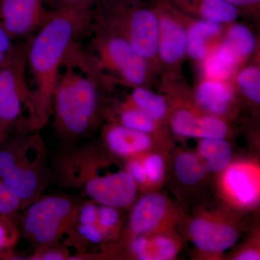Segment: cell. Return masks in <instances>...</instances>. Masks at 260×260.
Instances as JSON below:
<instances>
[{
	"mask_svg": "<svg viewBox=\"0 0 260 260\" xmlns=\"http://www.w3.org/2000/svg\"><path fill=\"white\" fill-rule=\"evenodd\" d=\"M20 198L0 179V213H13L20 206Z\"/></svg>",
	"mask_w": 260,
	"mask_h": 260,
	"instance_id": "f1b7e54d",
	"label": "cell"
},
{
	"mask_svg": "<svg viewBox=\"0 0 260 260\" xmlns=\"http://www.w3.org/2000/svg\"><path fill=\"white\" fill-rule=\"evenodd\" d=\"M16 162L13 154L8 151L0 153V179L6 174L10 167Z\"/></svg>",
	"mask_w": 260,
	"mask_h": 260,
	"instance_id": "e575fe53",
	"label": "cell"
},
{
	"mask_svg": "<svg viewBox=\"0 0 260 260\" xmlns=\"http://www.w3.org/2000/svg\"><path fill=\"white\" fill-rule=\"evenodd\" d=\"M90 10L59 8L49 12L26 51V61L36 88L31 94L37 120L45 119L61 67L77 42L91 27Z\"/></svg>",
	"mask_w": 260,
	"mask_h": 260,
	"instance_id": "6da1fadb",
	"label": "cell"
},
{
	"mask_svg": "<svg viewBox=\"0 0 260 260\" xmlns=\"http://www.w3.org/2000/svg\"><path fill=\"white\" fill-rule=\"evenodd\" d=\"M43 0H0V27L10 37H23L42 26L49 12Z\"/></svg>",
	"mask_w": 260,
	"mask_h": 260,
	"instance_id": "8992f818",
	"label": "cell"
},
{
	"mask_svg": "<svg viewBox=\"0 0 260 260\" xmlns=\"http://www.w3.org/2000/svg\"><path fill=\"white\" fill-rule=\"evenodd\" d=\"M44 260H61L64 259V255L61 252L57 251H50L44 254L42 256Z\"/></svg>",
	"mask_w": 260,
	"mask_h": 260,
	"instance_id": "74e56055",
	"label": "cell"
},
{
	"mask_svg": "<svg viewBox=\"0 0 260 260\" xmlns=\"http://www.w3.org/2000/svg\"><path fill=\"white\" fill-rule=\"evenodd\" d=\"M229 4L238 8H251L259 5L260 0H225Z\"/></svg>",
	"mask_w": 260,
	"mask_h": 260,
	"instance_id": "d590c367",
	"label": "cell"
},
{
	"mask_svg": "<svg viewBox=\"0 0 260 260\" xmlns=\"http://www.w3.org/2000/svg\"><path fill=\"white\" fill-rule=\"evenodd\" d=\"M221 25L202 19L186 30V54L194 60L203 61L208 54V42L221 31Z\"/></svg>",
	"mask_w": 260,
	"mask_h": 260,
	"instance_id": "2e32d148",
	"label": "cell"
},
{
	"mask_svg": "<svg viewBox=\"0 0 260 260\" xmlns=\"http://www.w3.org/2000/svg\"><path fill=\"white\" fill-rule=\"evenodd\" d=\"M5 239H6V236H5L4 229L0 225V248L4 245Z\"/></svg>",
	"mask_w": 260,
	"mask_h": 260,
	"instance_id": "f35d334b",
	"label": "cell"
},
{
	"mask_svg": "<svg viewBox=\"0 0 260 260\" xmlns=\"http://www.w3.org/2000/svg\"><path fill=\"white\" fill-rule=\"evenodd\" d=\"M225 182L228 189L240 204L248 206L257 199L255 184L250 174L240 167H232L227 171Z\"/></svg>",
	"mask_w": 260,
	"mask_h": 260,
	"instance_id": "ffe728a7",
	"label": "cell"
},
{
	"mask_svg": "<svg viewBox=\"0 0 260 260\" xmlns=\"http://www.w3.org/2000/svg\"><path fill=\"white\" fill-rule=\"evenodd\" d=\"M241 61L235 51L223 40L203 60L205 78L226 81Z\"/></svg>",
	"mask_w": 260,
	"mask_h": 260,
	"instance_id": "9a60e30c",
	"label": "cell"
},
{
	"mask_svg": "<svg viewBox=\"0 0 260 260\" xmlns=\"http://www.w3.org/2000/svg\"><path fill=\"white\" fill-rule=\"evenodd\" d=\"M69 200L59 197H49L36 202L25 215V232L41 244L55 239L61 223L71 212Z\"/></svg>",
	"mask_w": 260,
	"mask_h": 260,
	"instance_id": "5b68a950",
	"label": "cell"
},
{
	"mask_svg": "<svg viewBox=\"0 0 260 260\" xmlns=\"http://www.w3.org/2000/svg\"><path fill=\"white\" fill-rule=\"evenodd\" d=\"M224 41L235 51L241 60L251 55L256 47L254 34L243 24H235L230 27Z\"/></svg>",
	"mask_w": 260,
	"mask_h": 260,
	"instance_id": "603a6c76",
	"label": "cell"
},
{
	"mask_svg": "<svg viewBox=\"0 0 260 260\" xmlns=\"http://www.w3.org/2000/svg\"><path fill=\"white\" fill-rule=\"evenodd\" d=\"M100 66L115 72L126 83L140 86L148 72L147 59L135 51L128 41L115 32L97 34L93 41Z\"/></svg>",
	"mask_w": 260,
	"mask_h": 260,
	"instance_id": "3957f363",
	"label": "cell"
},
{
	"mask_svg": "<svg viewBox=\"0 0 260 260\" xmlns=\"http://www.w3.org/2000/svg\"><path fill=\"white\" fill-rule=\"evenodd\" d=\"M1 179L20 200L30 199L39 186L37 173L31 169L20 167L17 162L10 168Z\"/></svg>",
	"mask_w": 260,
	"mask_h": 260,
	"instance_id": "d6986e66",
	"label": "cell"
},
{
	"mask_svg": "<svg viewBox=\"0 0 260 260\" xmlns=\"http://www.w3.org/2000/svg\"><path fill=\"white\" fill-rule=\"evenodd\" d=\"M128 174L137 184H145L148 180L143 162L138 160H131L127 165Z\"/></svg>",
	"mask_w": 260,
	"mask_h": 260,
	"instance_id": "4dcf8cb0",
	"label": "cell"
},
{
	"mask_svg": "<svg viewBox=\"0 0 260 260\" xmlns=\"http://www.w3.org/2000/svg\"><path fill=\"white\" fill-rule=\"evenodd\" d=\"M119 221V213L117 208L102 205L98 210V221L99 225L105 229H112Z\"/></svg>",
	"mask_w": 260,
	"mask_h": 260,
	"instance_id": "f546056e",
	"label": "cell"
},
{
	"mask_svg": "<svg viewBox=\"0 0 260 260\" xmlns=\"http://www.w3.org/2000/svg\"><path fill=\"white\" fill-rule=\"evenodd\" d=\"M260 259L259 251L255 249H249L242 251L238 254L236 259L238 260H259Z\"/></svg>",
	"mask_w": 260,
	"mask_h": 260,
	"instance_id": "8d00e7d4",
	"label": "cell"
},
{
	"mask_svg": "<svg viewBox=\"0 0 260 260\" xmlns=\"http://www.w3.org/2000/svg\"><path fill=\"white\" fill-rule=\"evenodd\" d=\"M159 18L158 54L166 64H175L186 54V30L177 19L170 15H162Z\"/></svg>",
	"mask_w": 260,
	"mask_h": 260,
	"instance_id": "7c38bea8",
	"label": "cell"
},
{
	"mask_svg": "<svg viewBox=\"0 0 260 260\" xmlns=\"http://www.w3.org/2000/svg\"><path fill=\"white\" fill-rule=\"evenodd\" d=\"M120 120L121 125L146 134L153 133L155 129V121L136 108L123 111Z\"/></svg>",
	"mask_w": 260,
	"mask_h": 260,
	"instance_id": "4316f807",
	"label": "cell"
},
{
	"mask_svg": "<svg viewBox=\"0 0 260 260\" xmlns=\"http://www.w3.org/2000/svg\"><path fill=\"white\" fill-rule=\"evenodd\" d=\"M237 83L241 91L249 100L260 104V70L256 66L243 69L237 77Z\"/></svg>",
	"mask_w": 260,
	"mask_h": 260,
	"instance_id": "d4e9b609",
	"label": "cell"
},
{
	"mask_svg": "<svg viewBox=\"0 0 260 260\" xmlns=\"http://www.w3.org/2000/svg\"><path fill=\"white\" fill-rule=\"evenodd\" d=\"M148 180L158 183L161 180L165 173V162L158 154H150L143 162Z\"/></svg>",
	"mask_w": 260,
	"mask_h": 260,
	"instance_id": "83f0119b",
	"label": "cell"
},
{
	"mask_svg": "<svg viewBox=\"0 0 260 260\" xmlns=\"http://www.w3.org/2000/svg\"><path fill=\"white\" fill-rule=\"evenodd\" d=\"M78 231L82 237L93 244L100 243L104 238L102 231L95 224H80Z\"/></svg>",
	"mask_w": 260,
	"mask_h": 260,
	"instance_id": "1f68e13d",
	"label": "cell"
},
{
	"mask_svg": "<svg viewBox=\"0 0 260 260\" xmlns=\"http://www.w3.org/2000/svg\"><path fill=\"white\" fill-rule=\"evenodd\" d=\"M99 208L92 203L84 205L80 210V224H95L98 221Z\"/></svg>",
	"mask_w": 260,
	"mask_h": 260,
	"instance_id": "d6a6232c",
	"label": "cell"
},
{
	"mask_svg": "<svg viewBox=\"0 0 260 260\" xmlns=\"http://www.w3.org/2000/svg\"><path fill=\"white\" fill-rule=\"evenodd\" d=\"M86 194L102 205L126 208L134 202L138 187L126 172H118L92 178L85 186Z\"/></svg>",
	"mask_w": 260,
	"mask_h": 260,
	"instance_id": "52a82bcc",
	"label": "cell"
},
{
	"mask_svg": "<svg viewBox=\"0 0 260 260\" xmlns=\"http://www.w3.org/2000/svg\"><path fill=\"white\" fill-rule=\"evenodd\" d=\"M204 162L198 155L182 153L174 162V172L178 180L185 185H194L205 177L207 172Z\"/></svg>",
	"mask_w": 260,
	"mask_h": 260,
	"instance_id": "7402d4cb",
	"label": "cell"
},
{
	"mask_svg": "<svg viewBox=\"0 0 260 260\" xmlns=\"http://www.w3.org/2000/svg\"><path fill=\"white\" fill-rule=\"evenodd\" d=\"M168 209L169 204L165 197L156 193L144 195L132 210L130 229L137 236L153 232L165 218Z\"/></svg>",
	"mask_w": 260,
	"mask_h": 260,
	"instance_id": "8fae6325",
	"label": "cell"
},
{
	"mask_svg": "<svg viewBox=\"0 0 260 260\" xmlns=\"http://www.w3.org/2000/svg\"><path fill=\"white\" fill-rule=\"evenodd\" d=\"M26 61L0 69V120L11 122L20 116L22 102L28 95L25 80Z\"/></svg>",
	"mask_w": 260,
	"mask_h": 260,
	"instance_id": "ba28073f",
	"label": "cell"
},
{
	"mask_svg": "<svg viewBox=\"0 0 260 260\" xmlns=\"http://www.w3.org/2000/svg\"><path fill=\"white\" fill-rule=\"evenodd\" d=\"M106 141L114 153L121 156L143 153L152 146V140L149 134L123 125L113 126L108 130Z\"/></svg>",
	"mask_w": 260,
	"mask_h": 260,
	"instance_id": "5bb4252c",
	"label": "cell"
},
{
	"mask_svg": "<svg viewBox=\"0 0 260 260\" xmlns=\"http://www.w3.org/2000/svg\"><path fill=\"white\" fill-rule=\"evenodd\" d=\"M59 73L52 103L58 126L73 135L83 134L91 125L98 107L99 92L83 51L71 49Z\"/></svg>",
	"mask_w": 260,
	"mask_h": 260,
	"instance_id": "7a4b0ae2",
	"label": "cell"
},
{
	"mask_svg": "<svg viewBox=\"0 0 260 260\" xmlns=\"http://www.w3.org/2000/svg\"><path fill=\"white\" fill-rule=\"evenodd\" d=\"M26 61V52L15 47L4 29L0 27V69L13 68Z\"/></svg>",
	"mask_w": 260,
	"mask_h": 260,
	"instance_id": "484cf974",
	"label": "cell"
},
{
	"mask_svg": "<svg viewBox=\"0 0 260 260\" xmlns=\"http://www.w3.org/2000/svg\"><path fill=\"white\" fill-rule=\"evenodd\" d=\"M182 4L193 7L205 20L218 24L230 23L239 15L237 8L225 0H178Z\"/></svg>",
	"mask_w": 260,
	"mask_h": 260,
	"instance_id": "ac0fdd59",
	"label": "cell"
},
{
	"mask_svg": "<svg viewBox=\"0 0 260 260\" xmlns=\"http://www.w3.org/2000/svg\"><path fill=\"white\" fill-rule=\"evenodd\" d=\"M234 99L233 89L225 81L205 78L198 85L195 100L208 114L222 116L229 111Z\"/></svg>",
	"mask_w": 260,
	"mask_h": 260,
	"instance_id": "4fadbf2b",
	"label": "cell"
},
{
	"mask_svg": "<svg viewBox=\"0 0 260 260\" xmlns=\"http://www.w3.org/2000/svg\"><path fill=\"white\" fill-rule=\"evenodd\" d=\"M121 31L116 32L126 39L138 54L151 59L158 54L160 37V18L153 10L138 8L121 16Z\"/></svg>",
	"mask_w": 260,
	"mask_h": 260,
	"instance_id": "277c9868",
	"label": "cell"
},
{
	"mask_svg": "<svg viewBox=\"0 0 260 260\" xmlns=\"http://www.w3.org/2000/svg\"><path fill=\"white\" fill-rule=\"evenodd\" d=\"M189 232L195 245L207 252H223L230 249L238 239L234 227L205 218L193 220Z\"/></svg>",
	"mask_w": 260,
	"mask_h": 260,
	"instance_id": "30bf717a",
	"label": "cell"
},
{
	"mask_svg": "<svg viewBox=\"0 0 260 260\" xmlns=\"http://www.w3.org/2000/svg\"><path fill=\"white\" fill-rule=\"evenodd\" d=\"M198 155L204 162L207 170L220 172L230 164L232 150L224 139H202L198 145Z\"/></svg>",
	"mask_w": 260,
	"mask_h": 260,
	"instance_id": "e0dca14e",
	"label": "cell"
},
{
	"mask_svg": "<svg viewBox=\"0 0 260 260\" xmlns=\"http://www.w3.org/2000/svg\"><path fill=\"white\" fill-rule=\"evenodd\" d=\"M171 126L176 135L186 138L225 139L229 133L227 124L219 116H198L184 109L174 113Z\"/></svg>",
	"mask_w": 260,
	"mask_h": 260,
	"instance_id": "9c48e42d",
	"label": "cell"
},
{
	"mask_svg": "<svg viewBox=\"0 0 260 260\" xmlns=\"http://www.w3.org/2000/svg\"><path fill=\"white\" fill-rule=\"evenodd\" d=\"M56 6V9L59 8H83L89 9L90 5L95 0H50Z\"/></svg>",
	"mask_w": 260,
	"mask_h": 260,
	"instance_id": "836d02e7",
	"label": "cell"
},
{
	"mask_svg": "<svg viewBox=\"0 0 260 260\" xmlns=\"http://www.w3.org/2000/svg\"><path fill=\"white\" fill-rule=\"evenodd\" d=\"M177 246L171 238L165 235L148 237V246L142 260H170L177 254Z\"/></svg>",
	"mask_w": 260,
	"mask_h": 260,
	"instance_id": "cb8c5ba5",
	"label": "cell"
},
{
	"mask_svg": "<svg viewBox=\"0 0 260 260\" xmlns=\"http://www.w3.org/2000/svg\"><path fill=\"white\" fill-rule=\"evenodd\" d=\"M131 99L135 108L154 121L160 120L167 114L168 107L165 98L148 89L137 86L131 94Z\"/></svg>",
	"mask_w": 260,
	"mask_h": 260,
	"instance_id": "44dd1931",
	"label": "cell"
}]
</instances>
